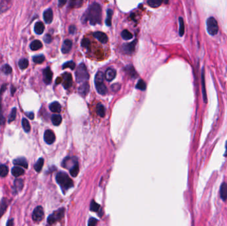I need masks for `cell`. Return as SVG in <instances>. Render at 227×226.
Listing matches in <instances>:
<instances>
[{"label": "cell", "mask_w": 227, "mask_h": 226, "mask_svg": "<svg viewBox=\"0 0 227 226\" xmlns=\"http://www.w3.org/2000/svg\"><path fill=\"white\" fill-rule=\"evenodd\" d=\"M102 20V7L98 3H93L89 6L87 12L84 15L83 21H89L90 24L95 25L100 24Z\"/></svg>", "instance_id": "6da1fadb"}, {"label": "cell", "mask_w": 227, "mask_h": 226, "mask_svg": "<svg viewBox=\"0 0 227 226\" xmlns=\"http://www.w3.org/2000/svg\"><path fill=\"white\" fill-rule=\"evenodd\" d=\"M56 180L63 192L68 190L73 186V181L72 179L68 176L67 174L64 172H60L57 174Z\"/></svg>", "instance_id": "7a4b0ae2"}, {"label": "cell", "mask_w": 227, "mask_h": 226, "mask_svg": "<svg viewBox=\"0 0 227 226\" xmlns=\"http://www.w3.org/2000/svg\"><path fill=\"white\" fill-rule=\"evenodd\" d=\"M75 76L76 82L79 83L83 82L88 80L89 74L84 64L81 63L78 66L76 71L75 72Z\"/></svg>", "instance_id": "3957f363"}, {"label": "cell", "mask_w": 227, "mask_h": 226, "mask_svg": "<svg viewBox=\"0 0 227 226\" xmlns=\"http://www.w3.org/2000/svg\"><path fill=\"white\" fill-rule=\"evenodd\" d=\"M207 30L209 35L214 36L218 32V24L217 21L213 17H210L207 20Z\"/></svg>", "instance_id": "277c9868"}, {"label": "cell", "mask_w": 227, "mask_h": 226, "mask_svg": "<svg viewBox=\"0 0 227 226\" xmlns=\"http://www.w3.org/2000/svg\"><path fill=\"white\" fill-rule=\"evenodd\" d=\"M65 214V209L60 208L57 211L54 212L53 213L50 214L47 219V223L49 225H52L55 223L57 221L61 220L64 216Z\"/></svg>", "instance_id": "5b68a950"}, {"label": "cell", "mask_w": 227, "mask_h": 226, "mask_svg": "<svg viewBox=\"0 0 227 226\" xmlns=\"http://www.w3.org/2000/svg\"><path fill=\"white\" fill-rule=\"evenodd\" d=\"M44 217V211L43 208L41 206H37L35 208L33 212L32 218L35 222H40L43 220Z\"/></svg>", "instance_id": "8992f818"}, {"label": "cell", "mask_w": 227, "mask_h": 226, "mask_svg": "<svg viewBox=\"0 0 227 226\" xmlns=\"http://www.w3.org/2000/svg\"><path fill=\"white\" fill-rule=\"evenodd\" d=\"M77 163H78L77 160L75 158L66 157L63 160V161H62V166H63L64 168L68 169L70 170V169H72Z\"/></svg>", "instance_id": "52a82bcc"}, {"label": "cell", "mask_w": 227, "mask_h": 226, "mask_svg": "<svg viewBox=\"0 0 227 226\" xmlns=\"http://www.w3.org/2000/svg\"><path fill=\"white\" fill-rule=\"evenodd\" d=\"M55 135H54L53 131L50 129L45 131L44 134V140L47 143L49 144V145H51L55 141Z\"/></svg>", "instance_id": "ba28073f"}, {"label": "cell", "mask_w": 227, "mask_h": 226, "mask_svg": "<svg viewBox=\"0 0 227 226\" xmlns=\"http://www.w3.org/2000/svg\"><path fill=\"white\" fill-rule=\"evenodd\" d=\"M63 78V87L65 89H69L72 86L73 84V78L72 75L69 72H65L62 75Z\"/></svg>", "instance_id": "9c48e42d"}, {"label": "cell", "mask_w": 227, "mask_h": 226, "mask_svg": "<svg viewBox=\"0 0 227 226\" xmlns=\"http://www.w3.org/2000/svg\"><path fill=\"white\" fill-rule=\"evenodd\" d=\"M53 79V72L49 67L46 68L43 71V80L45 83L49 84Z\"/></svg>", "instance_id": "30bf717a"}, {"label": "cell", "mask_w": 227, "mask_h": 226, "mask_svg": "<svg viewBox=\"0 0 227 226\" xmlns=\"http://www.w3.org/2000/svg\"><path fill=\"white\" fill-rule=\"evenodd\" d=\"M93 36L96 38H97V39L100 42H102V43H106L108 40L106 34L103 32H101V31H96V32H95L93 33Z\"/></svg>", "instance_id": "8fae6325"}, {"label": "cell", "mask_w": 227, "mask_h": 226, "mask_svg": "<svg viewBox=\"0 0 227 226\" xmlns=\"http://www.w3.org/2000/svg\"><path fill=\"white\" fill-rule=\"evenodd\" d=\"M23 187V180L21 178H16L14 180L13 190L14 194H17L22 190Z\"/></svg>", "instance_id": "7c38bea8"}, {"label": "cell", "mask_w": 227, "mask_h": 226, "mask_svg": "<svg viewBox=\"0 0 227 226\" xmlns=\"http://www.w3.org/2000/svg\"><path fill=\"white\" fill-rule=\"evenodd\" d=\"M72 41L69 39H66L64 42L63 44L62 45V49L61 51L63 54H67L70 52V50H71L72 48Z\"/></svg>", "instance_id": "4fadbf2b"}, {"label": "cell", "mask_w": 227, "mask_h": 226, "mask_svg": "<svg viewBox=\"0 0 227 226\" xmlns=\"http://www.w3.org/2000/svg\"><path fill=\"white\" fill-rule=\"evenodd\" d=\"M105 78L107 81L111 82L115 78L116 76V71L114 68H108L105 73Z\"/></svg>", "instance_id": "5bb4252c"}, {"label": "cell", "mask_w": 227, "mask_h": 226, "mask_svg": "<svg viewBox=\"0 0 227 226\" xmlns=\"http://www.w3.org/2000/svg\"><path fill=\"white\" fill-rule=\"evenodd\" d=\"M43 19L46 23L49 24V23L53 21V13L51 9H48L43 13Z\"/></svg>", "instance_id": "9a60e30c"}, {"label": "cell", "mask_w": 227, "mask_h": 226, "mask_svg": "<svg viewBox=\"0 0 227 226\" xmlns=\"http://www.w3.org/2000/svg\"><path fill=\"white\" fill-rule=\"evenodd\" d=\"M13 163L15 165L19 166H21L22 167H24L25 169L28 168V163H27L26 159L24 157H19L13 160Z\"/></svg>", "instance_id": "2e32d148"}, {"label": "cell", "mask_w": 227, "mask_h": 226, "mask_svg": "<svg viewBox=\"0 0 227 226\" xmlns=\"http://www.w3.org/2000/svg\"><path fill=\"white\" fill-rule=\"evenodd\" d=\"M136 41H133L131 43L129 44H125L123 45V50L124 53L126 54H132L134 53L135 50V46H136Z\"/></svg>", "instance_id": "e0dca14e"}, {"label": "cell", "mask_w": 227, "mask_h": 226, "mask_svg": "<svg viewBox=\"0 0 227 226\" xmlns=\"http://www.w3.org/2000/svg\"><path fill=\"white\" fill-rule=\"evenodd\" d=\"M90 90V85L88 82H84L80 86L79 88V93L82 96H85L87 95V93Z\"/></svg>", "instance_id": "ac0fdd59"}, {"label": "cell", "mask_w": 227, "mask_h": 226, "mask_svg": "<svg viewBox=\"0 0 227 226\" xmlns=\"http://www.w3.org/2000/svg\"><path fill=\"white\" fill-rule=\"evenodd\" d=\"M220 195L221 199L223 201H226L227 200V184L225 182L222 183L221 186Z\"/></svg>", "instance_id": "d6986e66"}, {"label": "cell", "mask_w": 227, "mask_h": 226, "mask_svg": "<svg viewBox=\"0 0 227 226\" xmlns=\"http://www.w3.org/2000/svg\"><path fill=\"white\" fill-rule=\"evenodd\" d=\"M34 30H35V32L36 33L37 35H41L44 32V30H45L44 24L41 21L36 23L35 25Z\"/></svg>", "instance_id": "ffe728a7"}, {"label": "cell", "mask_w": 227, "mask_h": 226, "mask_svg": "<svg viewBox=\"0 0 227 226\" xmlns=\"http://www.w3.org/2000/svg\"><path fill=\"white\" fill-rule=\"evenodd\" d=\"M25 171L20 166H15L11 169V173L15 177H19L24 174Z\"/></svg>", "instance_id": "44dd1931"}, {"label": "cell", "mask_w": 227, "mask_h": 226, "mask_svg": "<svg viewBox=\"0 0 227 226\" xmlns=\"http://www.w3.org/2000/svg\"><path fill=\"white\" fill-rule=\"evenodd\" d=\"M104 78H105V76L103 74V72H102L101 71L98 72L95 78V86L100 84H103Z\"/></svg>", "instance_id": "7402d4cb"}, {"label": "cell", "mask_w": 227, "mask_h": 226, "mask_svg": "<svg viewBox=\"0 0 227 226\" xmlns=\"http://www.w3.org/2000/svg\"><path fill=\"white\" fill-rule=\"evenodd\" d=\"M49 109L52 112L60 113L61 111V106L58 102H54L50 104Z\"/></svg>", "instance_id": "603a6c76"}, {"label": "cell", "mask_w": 227, "mask_h": 226, "mask_svg": "<svg viewBox=\"0 0 227 226\" xmlns=\"http://www.w3.org/2000/svg\"><path fill=\"white\" fill-rule=\"evenodd\" d=\"M42 46H43L42 42L39 40L33 41L30 45V48L32 50H37L42 48Z\"/></svg>", "instance_id": "cb8c5ba5"}, {"label": "cell", "mask_w": 227, "mask_h": 226, "mask_svg": "<svg viewBox=\"0 0 227 226\" xmlns=\"http://www.w3.org/2000/svg\"><path fill=\"white\" fill-rule=\"evenodd\" d=\"M96 88L97 92L101 95H105L108 92L107 88L104 84V83L99 84V85H96Z\"/></svg>", "instance_id": "d4e9b609"}, {"label": "cell", "mask_w": 227, "mask_h": 226, "mask_svg": "<svg viewBox=\"0 0 227 226\" xmlns=\"http://www.w3.org/2000/svg\"><path fill=\"white\" fill-rule=\"evenodd\" d=\"M43 165H44V159L43 158H40L36 162V163L34 165V169L37 173H39L41 170L43 166Z\"/></svg>", "instance_id": "484cf974"}, {"label": "cell", "mask_w": 227, "mask_h": 226, "mask_svg": "<svg viewBox=\"0 0 227 226\" xmlns=\"http://www.w3.org/2000/svg\"><path fill=\"white\" fill-rule=\"evenodd\" d=\"M202 88H203V100H204L205 103H207V97L205 89V76H204V71L202 72Z\"/></svg>", "instance_id": "4316f807"}, {"label": "cell", "mask_w": 227, "mask_h": 226, "mask_svg": "<svg viewBox=\"0 0 227 226\" xmlns=\"http://www.w3.org/2000/svg\"><path fill=\"white\" fill-rule=\"evenodd\" d=\"M96 111H97L98 115H99L100 117H102V118L104 117V115L106 114V110H105L104 106H103L102 104H99L97 105Z\"/></svg>", "instance_id": "83f0119b"}, {"label": "cell", "mask_w": 227, "mask_h": 226, "mask_svg": "<svg viewBox=\"0 0 227 226\" xmlns=\"http://www.w3.org/2000/svg\"><path fill=\"white\" fill-rule=\"evenodd\" d=\"M51 121L54 126H58L62 122V117L60 115H53L51 117Z\"/></svg>", "instance_id": "f1b7e54d"}, {"label": "cell", "mask_w": 227, "mask_h": 226, "mask_svg": "<svg viewBox=\"0 0 227 226\" xmlns=\"http://www.w3.org/2000/svg\"><path fill=\"white\" fill-rule=\"evenodd\" d=\"M9 169L5 165H0V177H6L8 174Z\"/></svg>", "instance_id": "f546056e"}, {"label": "cell", "mask_w": 227, "mask_h": 226, "mask_svg": "<svg viewBox=\"0 0 227 226\" xmlns=\"http://www.w3.org/2000/svg\"><path fill=\"white\" fill-rule=\"evenodd\" d=\"M19 67L21 70L26 69L29 66V60L26 59V58H22V59L19 60L18 62Z\"/></svg>", "instance_id": "4dcf8cb0"}, {"label": "cell", "mask_w": 227, "mask_h": 226, "mask_svg": "<svg viewBox=\"0 0 227 226\" xmlns=\"http://www.w3.org/2000/svg\"><path fill=\"white\" fill-rule=\"evenodd\" d=\"M179 35L182 37L183 36L184 33H185V24H184V21L182 17L179 18Z\"/></svg>", "instance_id": "1f68e13d"}, {"label": "cell", "mask_w": 227, "mask_h": 226, "mask_svg": "<svg viewBox=\"0 0 227 226\" xmlns=\"http://www.w3.org/2000/svg\"><path fill=\"white\" fill-rule=\"evenodd\" d=\"M22 126H23V129H24V131L27 132V133H29L31 130V126H30V124L28 122V120H27V119L23 118Z\"/></svg>", "instance_id": "d6a6232c"}, {"label": "cell", "mask_w": 227, "mask_h": 226, "mask_svg": "<svg viewBox=\"0 0 227 226\" xmlns=\"http://www.w3.org/2000/svg\"><path fill=\"white\" fill-rule=\"evenodd\" d=\"M121 35H122V37L124 38V40H130L131 39V38L133 37V35L130 32V31H128V30H124L122 32V34H121Z\"/></svg>", "instance_id": "836d02e7"}, {"label": "cell", "mask_w": 227, "mask_h": 226, "mask_svg": "<svg viewBox=\"0 0 227 226\" xmlns=\"http://www.w3.org/2000/svg\"><path fill=\"white\" fill-rule=\"evenodd\" d=\"M7 207V200H6V198H5V199L3 198L2 202V204L1 206H0V217H1L3 215V213H4Z\"/></svg>", "instance_id": "e575fe53"}, {"label": "cell", "mask_w": 227, "mask_h": 226, "mask_svg": "<svg viewBox=\"0 0 227 226\" xmlns=\"http://www.w3.org/2000/svg\"><path fill=\"white\" fill-rule=\"evenodd\" d=\"M33 60L36 64H41L42 62H43L45 60V56L43 54H40V55L35 56L33 58Z\"/></svg>", "instance_id": "d590c367"}, {"label": "cell", "mask_w": 227, "mask_h": 226, "mask_svg": "<svg viewBox=\"0 0 227 226\" xmlns=\"http://www.w3.org/2000/svg\"><path fill=\"white\" fill-rule=\"evenodd\" d=\"M113 12L111 9H108L107 11V18L106 19V24L107 26L110 27L112 25V16Z\"/></svg>", "instance_id": "8d00e7d4"}, {"label": "cell", "mask_w": 227, "mask_h": 226, "mask_svg": "<svg viewBox=\"0 0 227 226\" xmlns=\"http://www.w3.org/2000/svg\"><path fill=\"white\" fill-rule=\"evenodd\" d=\"M79 163L74 166L72 169L70 170V173L71 174V176L73 177H76L78 174H79Z\"/></svg>", "instance_id": "74e56055"}, {"label": "cell", "mask_w": 227, "mask_h": 226, "mask_svg": "<svg viewBox=\"0 0 227 226\" xmlns=\"http://www.w3.org/2000/svg\"><path fill=\"white\" fill-rule=\"evenodd\" d=\"M75 67H76V64L73 61L66 62L63 65H62V68H63V69L69 68L71 70H74V68H75Z\"/></svg>", "instance_id": "f35d334b"}, {"label": "cell", "mask_w": 227, "mask_h": 226, "mask_svg": "<svg viewBox=\"0 0 227 226\" xmlns=\"http://www.w3.org/2000/svg\"><path fill=\"white\" fill-rule=\"evenodd\" d=\"M136 88L137 89H140V90L143 91L146 89V84L144 82V81L143 80H140L138 82V83H137Z\"/></svg>", "instance_id": "ab89813d"}, {"label": "cell", "mask_w": 227, "mask_h": 226, "mask_svg": "<svg viewBox=\"0 0 227 226\" xmlns=\"http://www.w3.org/2000/svg\"><path fill=\"white\" fill-rule=\"evenodd\" d=\"M16 115H17V109L14 108L12 109V110L11 111V114L9 117V119H8V122L11 123L15 119V118H16Z\"/></svg>", "instance_id": "60d3db41"}, {"label": "cell", "mask_w": 227, "mask_h": 226, "mask_svg": "<svg viewBox=\"0 0 227 226\" xmlns=\"http://www.w3.org/2000/svg\"><path fill=\"white\" fill-rule=\"evenodd\" d=\"M100 208V206L99 204H97L95 201H92L91 204V210L92 212H97L99 211Z\"/></svg>", "instance_id": "b9f144b4"}, {"label": "cell", "mask_w": 227, "mask_h": 226, "mask_svg": "<svg viewBox=\"0 0 227 226\" xmlns=\"http://www.w3.org/2000/svg\"><path fill=\"white\" fill-rule=\"evenodd\" d=\"M2 72L6 74V75H9V74L11 73L12 72V69H11V67L8 64H6L3 66L2 68Z\"/></svg>", "instance_id": "7bdbcfd3"}, {"label": "cell", "mask_w": 227, "mask_h": 226, "mask_svg": "<svg viewBox=\"0 0 227 226\" xmlns=\"http://www.w3.org/2000/svg\"><path fill=\"white\" fill-rule=\"evenodd\" d=\"M148 5L151 7H158L162 3V1H148Z\"/></svg>", "instance_id": "ee69618b"}, {"label": "cell", "mask_w": 227, "mask_h": 226, "mask_svg": "<svg viewBox=\"0 0 227 226\" xmlns=\"http://www.w3.org/2000/svg\"><path fill=\"white\" fill-rule=\"evenodd\" d=\"M81 45L84 48L88 49L90 47V45H91V42H90L88 38H84L81 42Z\"/></svg>", "instance_id": "f6af8a7d"}, {"label": "cell", "mask_w": 227, "mask_h": 226, "mask_svg": "<svg viewBox=\"0 0 227 226\" xmlns=\"http://www.w3.org/2000/svg\"><path fill=\"white\" fill-rule=\"evenodd\" d=\"M127 71H128L129 74L133 77V78H136V72L135 71L134 68H133L132 66H129L128 68H127Z\"/></svg>", "instance_id": "bcb514c9"}, {"label": "cell", "mask_w": 227, "mask_h": 226, "mask_svg": "<svg viewBox=\"0 0 227 226\" xmlns=\"http://www.w3.org/2000/svg\"><path fill=\"white\" fill-rule=\"evenodd\" d=\"M97 222L98 221L96 218H94V217L91 218V219H90L88 221V226H96Z\"/></svg>", "instance_id": "7dc6e473"}, {"label": "cell", "mask_w": 227, "mask_h": 226, "mask_svg": "<svg viewBox=\"0 0 227 226\" xmlns=\"http://www.w3.org/2000/svg\"><path fill=\"white\" fill-rule=\"evenodd\" d=\"M82 3H83V2L81 1H73V2H70V3H69V5L70 7H77V5H80Z\"/></svg>", "instance_id": "c3c4849f"}, {"label": "cell", "mask_w": 227, "mask_h": 226, "mask_svg": "<svg viewBox=\"0 0 227 226\" xmlns=\"http://www.w3.org/2000/svg\"><path fill=\"white\" fill-rule=\"evenodd\" d=\"M44 41L46 42V43H50V42L52 41V37L49 35H46L45 38H44Z\"/></svg>", "instance_id": "681fc988"}, {"label": "cell", "mask_w": 227, "mask_h": 226, "mask_svg": "<svg viewBox=\"0 0 227 226\" xmlns=\"http://www.w3.org/2000/svg\"><path fill=\"white\" fill-rule=\"evenodd\" d=\"M112 90L114 91H117L118 90V89H120V84H113V86H112Z\"/></svg>", "instance_id": "f907efd6"}, {"label": "cell", "mask_w": 227, "mask_h": 226, "mask_svg": "<svg viewBox=\"0 0 227 226\" xmlns=\"http://www.w3.org/2000/svg\"><path fill=\"white\" fill-rule=\"evenodd\" d=\"M76 31V28L74 26H70L69 27V32L71 34H74Z\"/></svg>", "instance_id": "816d5d0a"}, {"label": "cell", "mask_w": 227, "mask_h": 226, "mask_svg": "<svg viewBox=\"0 0 227 226\" xmlns=\"http://www.w3.org/2000/svg\"><path fill=\"white\" fill-rule=\"evenodd\" d=\"M26 115L29 117V118L31 119H34V114L33 112H29V113H27Z\"/></svg>", "instance_id": "f5cc1de1"}, {"label": "cell", "mask_w": 227, "mask_h": 226, "mask_svg": "<svg viewBox=\"0 0 227 226\" xmlns=\"http://www.w3.org/2000/svg\"><path fill=\"white\" fill-rule=\"evenodd\" d=\"M13 219H11V220H9L8 221H7L6 226H13Z\"/></svg>", "instance_id": "db71d44e"}, {"label": "cell", "mask_w": 227, "mask_h": 226, "mask_svg": "<svg viewBox=\"0 0 227 226\" xmlns=\"http://www.w3.org/2000/svg\"><path fill=\"white\" fill-rule=\"evenodd\" d=\"M15 89H16V88H15V87H13V86H12V87H11V94H13V93L15 92V91H16V90H15Z\"/></svg>", "instance_id": "11a10c76"}, {"label": "cell", "mask_w": 227, "mask_h": 226, "mask_svg": "<svg viewBox=\"0 0 227 226\" xmlns=\"http://www.w3.org/2000/svg\"><path fill=\"white\" fill-rule=\"evenodd\" d=\"M61 78H57V80H56V84H58V83H60L61 82Z\"/></svg>", "instance_id": "9f6ffc18"}, {"label": "cell", "mask_w": 227, "mask_h": 226, "mask_svg": "<svg viewBox=\"0 0 227 226\" xmlns=\"http://www.w3.org/2000/svg\"><path fill=\"white\" fill-rule=\"evenodd\" d=\"M58 3H59V6H62V4H65V3H66V2L65 1H62V2L60 1Z\"/></svg>", "instance_id": "6f0895ef"}, {"label": "cell", "mask_w": 227, "mask_h": 226, "mask_svg": "<svg viewBox=\"0 0 227 226\" xmlns=\"http://www.w3.org/2000/svg\"><path fill=\"white\" fill-rule=\"evenodd\" d=\"M225 148H226V151H225V156H227V141H226V147H225Z\"/></svg>", "instance_id": "680465c9"}]
</instances>
